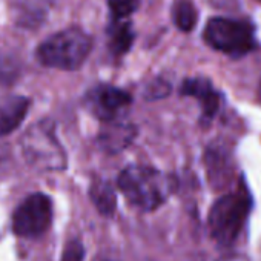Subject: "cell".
<instances>
[{
  "label": "cell",
  "instance_id": "cell-20",
  "mask_svg": "<svg viewBox=\"0 0 261 261\" xmlns=\"http://www.w3.org/2000/svg\"><path fill=\"white\" fill-rule=\"evenodd\" d=\"M259 2H261V0H259Z\"/></svg>",
  "mask_w": 261,
  "mask_h": 261
},
{
  "label": "cell",
  "instance_id": "cell-11",
  "mask_svg": "<svg viewBox=\"0 0 261 261\" xmlns=\"http://www.w3.org/2000/svg\"><path fill=\"white\" fill-rule=\"evenodd\" d=\"M172 20L183 33H191L198 20V11L191 0H177L172 5Z\"/></svg>",
  "mask_w": 261,
  "mask_h": 261
},
{
  "label": "cell",
  "instance_id": "cell-9",
  "mask_svg": "<svg viewBox=\"0 0 261 261\" xmlns=\"http://www.w3.org/2000/svg\"><path fill=\"white\" fill-rule=\"evenodd\" d=\"M30 100L20 95L0 98V137L11 134L25 120Z\"/></svg>",
  "mask_w": 261,
  "mask_h": 261
},
{
  "label": "cell",
  "instance_id": "cell-13",
  "mask_svg": "<svg viewBox=\"0 0 261 261\" xmlns=\"http://www.w3.org/2000/svg\"><path fill=\"white\" fill-rule=\"evenodd\" d=\"M134 129L130 126H114L101 136V142L109 151H120L133 140Z\"/></svg>",
  "mask_w": 261,
  "mask_h": 261
},
{
  "label": "cell",
  "instance_id": "cell-8",
  "mask_svg": "<svg viewBox=\"0 0 261 261\" xmlns=\"http://www.w3.org/2000/svg\"><path fill=\"white\" fill-rule=\"evenodd\" d=\"M180 94L194 97L200 101L203 111V120H212L220 109L221 95L214 88L212 82L204 77L186 79L180 86Z\"/></svg>",
  "mask_w": 261,
  "mask_h": 261
},
{
  "label": "cell",
  "instance_id": "cell-15",
  "mask_svg": "<svg viewBox=\"0 0 261 261\" xmlns=\"http://www.w3.org/2000/svg\"><path fill=\"white\" fill-rule=\"evenodd\" d=\"M19 75V63L11 56H0V82L11 83Z\"/></svg>",
  "mask_w": 261,
  "mask_h": 261
},
{
  "label": "cell",
  "instance_id": "cell-3",
  "mask_svg": "<svg viewBox=\"0 0 261 261\" xmlns=\"http://www.w3.org/2000/svg\"><path fill=\"white\" fill-rule=\"evenodd\" d=\"M204 42L215 51L241 59L258 48L255 25L246 19L212 17L203 30Z\"/></svg>",
  "mask_w": 261,
  "mask_h": 261
},
{
  "label": "cell",
  "instance_id": "cell-5",
  "mask_svg": "<svg viewBox=\"0 0 261 261\" xmlns=\"http://www.w3.org/2000/svg\"><path fill=\"white\" fill-rule=\"evenodd\" d=\"M27 162L42 171H56L65 166V152L59 145L54 124L48 120H42L31 126L20 142Z\"/></svg>",
  "mask_w": 261,
  "mask_h": 261
},
{
  "label": "cell",
  "instance_id": "cell-19",
  "mask_svg": "<svg viewBox=\"0 0 261 261\" xmlns=\"http://www.w3.org/2000/svg\"><path fill=\"white\" fill-rule=\"evenodd\" d=\"M258 97H259V101H261V83H259V91H258Z\"/></svg>",
  "mask_w": 261,
  "mask_h": 261
},
{
  "label": "cell",
  "instance_id": "cell-2",
  "mask_svg": "<svg viewBox=\"0 0 261 261\" xmlns=\"http://www.w3.org/2000/svg\"><path fill=\"white\" fill-rule=\"evenodd\" d=\"M92 37L82 28L71 27L45 39L37 51V60L48 68L62 71L79 69L92 51Z\"/></svg>",
  "mask_w": 261,
  "mask_h": 261
},
{
  "label": "cell",
  "instance_id": "cell-18",
  "mask_svg": "<svg viewBox=\"0 0 261 261\" xmlns=\"http://www.w3.org/2000/svg\"><path fill=\"white\" fill-rule=\"evenodd\" d=\"M94 261H118L115 258H111V256H97Z\"/></svg>",
  "mask_w": 261,
  "mask_h": 261
},
{
  "label": "cell",
  "instance_id": "cell-14",
  "mask_svg": "<svg viewBox=\"0 0 261 261\" xmlns=\"http://www.w3.org/2000/svg\"><path fill=\"white\" fill-rule=\"evenodd\" d=\"M140 7V0H108L109 22L127 20Z\"/></svg>",
  "mask_w": 261,
  "mask_h": 261
},
{
  "label": "cell",
  "instance_id": "cell-16",
  "mask_svg": "<svg viewBox=\"0 0 261 261\" xmlns=\"http://www.w3.org/2000/svg\"><path fill=\"white\" fill-rule=\"evenodd\" d=\"M85 258V247L79 240H71L62 255V261H83Z\"/></svg>",
  "mask_w": 261,
  "mask_h": 261
},
{
  "label": "cell",
  "instance_id": "cell-1",
  "mask_svg": "<svg viewBox=\"0 0 261 261\" xmlns=\"http://www.w3.org/2000/svg\"><path fill=\"white\" fill-rule=\"evenodd\" d=\"M118 188L130 204L148 212L165 203L172 191V180L151 166L133 165L118 175Z\"/></svg>",
  "mask_w": 261,
  "mask_h": 261
},
{
  "label": "cell",
  "instance_id": "cell-4",
  "mask_svg": "<svg viewBox=\"0 0 261 261\" xmlns=\"http://www.w3.org/2000/svg\"><path fill=\"white\" fill-rule=\"evenodd\" d=\"M250 195L244 188L218 198L209 212L211 237L223 247L232 246L249 218Z\"/></svg>",
  "mask_w": 261,
  "mask_h": 261
},
{
  "label": "cell",
  "instance_id": "cell-6",
  "mask_svg": "<svg viewBox=\"0 0 261 261\" xmlns=\"http://www.w3.org/2000/svg\"><path fill=\"white\" fill-rule=\"evenodd\" d=\"M53 221V203L45 194L27 197L13 215V230L23 238H37L43 235Z\"/></svg>",
  "mask_w": 261,
  "mask_h": 261
},
{
  "label": "cell",
  "instance_id": "cell-17",
  "mask_svg": "<svg viewBox=\"0 0 261 261\" xmlns=\"http://www.w3.org/2000/svg\"><path fill=\"white\" fill-rule=\"evenodd\" d=\"M218 261H250V259L247 256H244V255H235V253H232V255H226V256L220 258Z\"/></svg>",
  "mask_w": 261,
  "mask_h": 261
},
{
  "label": "cell",
  "instance_id": "cell-12",
  "mask_svg": "<svg viewBox=\"0 0 261 261\" xmlns=\"http://www.w3.org/2000/svg\"><path fill=\"white\" fill-rule=\"evenodd\" d=\"M91 198L101 214H105V215L114 214L115 194L112 191V186L108 181H103V180L95 181L91 186Z\"/></svg>",
  "mask_w": 261,
  "mask_h": 261
},
{
  "label": "cell",
  "instance_id": "cell-7",
  "mask_svg": "<svg viewBox=\"0 0 261 261\" xmlns=\"http://www.w3.org/2000/svg\"><path fill=\"white\" fill-rule=\"evenodd\" d=\"M83 103L95 118L109 123L126 112L133 103V97L117 86L101 83L86 92Z\"/></svg>",
  "mask_w": 261,
  "mask_h": 261
},
{
  "label": "cell",
  "instance_id": "cell-10",
  "mask_svg": "<svg viewBox=\"0 0 261 261\" xmlns=\"http://www.w3.org/2000/svg\"><path fill=\"white\" fill-rule=\"evenodd\" d=\"M136 40V31L129 20L109 22L108 25V48L114 57L124 56Z\"/></svg>",
  "mask_w": 261,
  "mask_h": 261
}]
</instances>
